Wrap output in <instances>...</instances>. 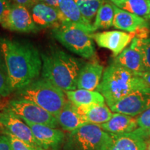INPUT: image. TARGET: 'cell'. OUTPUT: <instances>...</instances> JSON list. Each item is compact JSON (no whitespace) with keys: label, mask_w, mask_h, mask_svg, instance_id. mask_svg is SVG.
Listing matches in <instances>:
<instances>
[{"label":"cell","mask_w":150,"mask_h":150,"mask_svg":"<svg viewBox=\"0 0 150 150\" xmlns=\"http://www.w3.org/2000/svg\"><path fill=\"white\" fill-rule=\"evenodd\" d=\"M0 47L13 91H18L38 79L42 62L39 51L33 45L1 38Z\"/></svg>","instance_id":"6da1fadb"},{"label":"cell","mask_w":150,"mask_h":150,"mask_svg":"<svg viewBox=\"0 0 150 150\" xmlns=\"http://www.w3.org/2000/svg\"><path fill=\"white\" fill-rule=\"evenodd\" d=\"M42 59V77L63 91L77 88L79 74L83 63L58 47H52L40 54Z\"/></svg>","instance_id":"7a4b0ae2"},{"label":"cell","mask_w":150,"mask_h":150,"mask_svg":"<svg viewBox=\"0 0 150 150\" xmlns=\"http://www.w3.org/2000/svg\"><path fill=\"white\" fill-rule=\"evenodd\" d=\"M147 87L140 76L112 62L104 71L96 91L102 94L110 108L131 93Z\"/></svg>","instance_id":"3957f363"},{"label":"cell","mask_w":150,"mask_h":150,"mask_svg":"<svg viewBox=\"0 0 150 150\" xmlns=\"http://www.w3.org/2000/svg\"><path fill=\"white\" fill-rule=\"evenodd\" d=\"M16 92V99L30 101L56 117L66 102L63 90L41 77Z\"/></svg>","instance_id":"277c9868"},{"label":"cell","mask_w":150,"mask_h":150,"mask_svg":"<svg viewBox=\"0 0 150 150\" xmlns=\"http://www.w3.org/2000/svg\"><path fill=\"white\" fill-rule=\"evenodd\" d=\"M112 142L110 134L98 125L86 124L65 137L63 150H108Z\"/></svg>","instance_id":"5b68a950"},{"label":"cell","mask_w":150,"mask_h":150,"mask_svg":"<svg viewBox=\"0 0 150 150\" xmlns=\"http://www.w3.org/2000/svg\"><path fill=\"white\" fill-rule=\"evenodd\" d=\"M91 31L76 24L65 23L53 29L54 38L70 52L85 59L95 54V47Z\"/></svg>","instance_id":"8992f818"},{"label":"cell","mask_w":150,"mask_h":150,"mask_svg":"<svg viewBox=\"0 0 150 150\" xmlns=\"http://www.w3.org/2000/svg\"><path fill=\"white\" fill-rule=\"evenodd\" d=\"M6 107L24 122L53 128H56L59 125L54 115L30 101L15 99L8 102Z\"/></svg>","instance_id":"52a82bcc"},{"label":"cell","mask_w":150,"mask_h":150,"mask_svg":"<svg viewBox=\"0 0 150 150\" xmlns=\"http://www.w3.org/2000/svg\"><path fill=\"white\" fill-rule=\"evenodd\" d=\"M0 128L2 131L8 132L33 147L44 149L35 139L27 124L6 106L0 109Z\"/></svg>","instance_id":"ba28073f"},{"label":"cell","mask_w":150,"mask_h":150,"mask_svg":"<svg viewBox=\"0 0 150 150\" xmlns=\"http://www.w3.org/2000/svg\"><path fill=\"white\" fill-rule=\"evenodd\" d=\"M150 108V86L131 93L110 107L111 111L131 117L140 115Z\"/></svg>","instance_id":"9c48e42d"},{"label":"cell","mask_w":150,"mask_h":150,"mask_svg":"<svg viewBox=\"0 0 150 150\" xmlns=\"http://www.w3.org/2000/svg\"><path fill=\"white\" fill-rule=\"evenodd\" d=\"M1 24L5 29L20 33L36 32L40 30L33 21L29 9L17 4H12Z\"/></svg>","instance_id":"30bf717a"},{"label":"cell","mask_w":150,"mask_h":150,"mask_svg":"<svg viewBox=\"0 0 150 150\" xmlns=\"http://www.w3.org/2000/svg\"><path fill=\"white\" fill-rule=\"evenodd\" d=\"M33 21L39 29L44 28H57L64 23L65 19L55 7L38 1L30 8Z\"/></svg>","instance_id":"8fae6325"},{"label":"cell","mask_w":150,"mask_h":150,"mask_svg":"<svg viewBox=\"0 0 150 150\" xmlns=\"http://www.w3.org/2000/svg\"><path fill=\"white\" fill-rule=\"evenodd\" d=\"M93 40L100 47L107 49L116 57L125 50L134 38V33H126L120 31H108L92 34Z\"/></svg>","instance_id":"7c38bea8"},{"label":"cell","mask_w":150,"mask_h":150,"mask_svg":"<svg viewBox=\"0 0 150 150\" xmlns=\"http://www.w3.org/2000/svg\"><path fill=\"white\" fill-rule=\"evenodd\" d=\"M33 136L45 150H59L63 145L65 135L59 129L25 122Z\"/></svg>","instance_id":"4fadbf2b"},{"label":"cell","mask_w":150,"mask_h":150,"mask_svg":"<svg viewBox=\"0 0 150 150\" xmlns=\"http://www.w3.org/2000/svg\"><path fill=\"white\" fill-rule=\"evenodd\" d=\"M110 136L112 142L108 150H147L149 133L140 127L132 132Z\"/></svg>","instance_id":"5bb4252c"},{"label":"cell","mask_w":150,"mask_h":150,"mask_svg":"<svg viewBox=\"0 0 150 150\" xmlns=\"http://www.w3.org/2000/svg\"><path fill=\"white\" fill-rule=\"evenodd\" d=\"M104 67L97 61L86 63L81 69L77 80V88L95 91L102 79Z\"/></svg>","instance_id":"9a60e30c"},{"label":"cell","mask_w":150,"mask_h":150,"mask_svg":"<svg viewBox=\"0 0 150 150\" xmlns=\"http://www.w3.org/2000/svg\"><path fill=\"white\" fill-rule=\"evenodd\" d=\"M114 19L112 27L129 33H135L140 28L147 27L145 19L121 9L113 4Z\"/></svg>","instance_id":"2e32d148"},{"label":"cell","mask_w":150,"mask_h":150,"mask_svg":"<svg viewBox=\"0 0 150 150\" xmlns=\"http://www.w3.org/2000/svg\"><path fill=\"white\" fill-rule=\"evenodd\" d=\"M59 125L63 130L72 132L88 124L79 112L77 108L67 99L60 112L56 116Z\"/></svg>","instance_id":"e0dca14e"},{"label":"cell","mask_w":150,"mask_h":150,"mask_svg":"<svg viewBox=\"0 0 150 150\" xmlns=\"http://www.w3.org/2000/svg\"><path fill=\"white\" fill-rule=\"evenodd\" d=\"M110 134L118 135L132 132L138 128L136 118L125 114L115 112L107 122L99 125Z\"/></svg>","instance_id":"ac0fdd59"},{"label":"cell","mask_w":150,"mask_h":150,"mask_svg":"<svg viewBox=\"0 0 150 150\" xmlns=\"http://www.w3.org/2000/svg\"><path fill=\"white\" fill-rule=\"evenodd\" d=\"M76 108L85 121L88 124L102 125L107 122L113 114L105 104H95Z\"/></svg>","instance_id":"d6986e66"},{"label":"cell","mask_w":150,"mask_h":150,"mask_svg":"<svg viewBox=\"0 0 150 150\" xmlns=\"http://www.w3.org/2000/svg\"><path fill=\"white\" fill-rule=\"evenodd\" d=\"M112 62L138 76L145 72L141 54L131 47L124 50L121 54L114 58Z\"/></svg>","instance_id":"ffe728a7"},{"label":"cell","mask_w":150,"mask_h":150,"mask_svg":"<svg viewBox=\"0 0 150 150\" xmlns=\"http://www.w3.org/2000/svg\"><path fill=\"white\" fill-rule=\"evenodd\" d=\"M59 9L65 19L64 23L76 24L94 33L93 25L87 23L81 13L74 0H58Z\"/></svg>","instance_id":"44dd1931"},{"label":"cell","mask_w":150,"mask_h":150,"mask_svg":"<svg viewBox=\"0 0 150 150\" xmlns=\"http://www.w3.org/2000/svg\"><path fill=\"white\" fill-rule=\"evenodd\" d=\"M67 99L76 107L95 104H104L105 99L102 94L96 91L76 89L65 91Z\"/></svg>","instance_id":"7402d4cb"},{"label":"cell","mask_w":150,"mask_h":150,"mask_svg":"<svg viewBox=\"0 0 150 150\" xmlns=\"http://www.w3.org/2000/svg\"><path fill=\"white\" fill-rule=\"evenodd\" d=\"M114 19L113 4L106 0L97 11L93 24L94 31L107 29L112 27Z\"/></svg>","instance_id":"603a6c76"},{"label":"cell","mask_w":150,"mask_h":150,"mask_svg":"<svg viewBox=\"0 0 150 150\" xmlns=\"http://www.w3.org/2000/svg\"><path fill=\"white\" fill-rule=\"evenodd\" d=\"M115 6L146 20L150 12V0H125Z\"/></svg>","instance_id":"cb8c5ba5"},{"label":"cell","mask_w":150,"mask_h":150,"mask_svg":"<svg viewBox=\"0 0 150 150\" xmlns=\"http://www.w3.org/2000/svg\"><path fill=\"white\" fill-rule=\"evenodd\" d=\"M83 18L90 25H93V20L97 11L106 0H74Z\"/></svg>","instance_id":"d4e9b609"},{"label":"cell","mask_w":150,"mask_h":150,"mask_svg":"<svg viewBox=\"0 0 150 150\" xmlns=\"http://www.w3.org/2000/svg\"><path fill=\"white\" fill-rule=\"evenodd\" d=\"M130 47L140 52L145 72H150V37L145 39L134 38Z\"/></svg>","instance_id":"484cf974"},{"label":"cell","mask_w":150,"mask_h":150,"mask_svg":"<svg viewBox=\"0 0 150 150\" xmlns=\"http://www.w3.org/2000/svg\"><path fill=\"white\" fill-rule=\"evenodd\" d=\"M2 132L8 138L13 150H44L33 147L27 142L18 139L8 132H6V131H2Z\"/></svg>","instance_id":"4316f807"},{"label":"cell","mask_w":150,"mask_h":150,"mask_svg":"<svg viewBox=\"0 0 150 150\" xmlns=\"http://www.w3.org/2000/svg\"><path fill=\"white\" fill-rule=\"evenodd\" d=\"M13 92L8 75L4 72V70L0 67V96L7 97Z\"/></svg>","instance_id":"83f0119b"},{"label":"cell","mask_w":150,"mask_h":150,"mask_svg":"<svg viewBox=\"0 0 150 150\" xmlns=\"http://www.w3.org/2000/svg\"><path fill=\"white\" fill-rule=\"evenodd\" d=\"M136 121L140 128L147 131H149L150 129V108L136 117Z\"/></svg>","instance_id":"f1b7e54d"},{"label":"cell","mask_w":150,"mask_h":150,"mask_svg":"<svg viewBox=\"0 0 150 150\" xmlns=\"http://www.w3.org/2000/svg\"><path fill=\"white\" fill-rule=\"evenodd\" d=\"M11 6L12 4L11 0H0V20H2Z\"/></svg>","instance_id":"f546056e"},{"label":"cell","mask_w":150,"mask_h":150,"mask_svg":"<svg viewBox=\"0 0 150 150\" xmlns=\"http://www.w3.org/2000/svg\"><path fill=\"white\" fill-rule=\"evenodd\" d=\"M0 150H13L8 138L5 134L0 135Z\"/></svg>","instance_id":"4dcf8cb0"},{"label":"cell","mask_w":150,"mask_h":150,"mask_svg":"<svg viewBox=\"0 0 150 150\" xmlns=\"http://www.w3.org/2000/svg\"><path fill=\"white\" fill-rule=\"evenodd\" d=\"M14 1L17 4L22 5L27 7V8H30L35 3L37 2L38 0H14Z\"/></svg>","instance_id":"1f68e13d"},{"label":"cell","mask_w":150,"mask_h":150,"mask_svg":"<svg viewBox=\"0 0 150 150\" xmlns=\"http://www.w3.org/2000/svg\"><path fill=\"white\" fill-rule=\"evenodd\" d=\"M142 79L146 82L148 86H150V72H145L139 75Z\"/></svg>","instance_id":"d6a6232c"},{"label":"cell","mask_w":150,"mask_h":150,"mask_svg":"<svg viewBox=\"0 0 150 150\" xmlns=\"http://www.w3.org/2000/svg\"><path fill=\"white\" fill-rule=\"evenodd\" d=\"M110 2L113 4L116 5V4H117L120 3V2H122V1H125V0H110Z\"/></svg>","instance_id":"836d02e7"},{"label":"cell","mask_w":150,"mask_h":150,"mask_svg":"<svg viewBox=\"0 0 150 150\" xmlns=\"http://www.w3.org/2000/svg\"><path fill=\"white\" fill-rule=\"evenodd\" d=\"M146 143H147V150H150V139H149V138L147 139Z\"/></svg>","instance_id":"e575fe53"},{"label":"cell","mask_w":150,"mask_h":150,"mask_svg":"<svg viewBox=\"0 0 150 150\" xmlns=\"http://www.w3.org/2000/svg\"><path fill=\"white\" fill-rule=\"evenodd\" d=\"M147 28L149 30V31H150V20H147Z\"/></svg>","instance_id":"d590c367"},{"label":"cell","mask_w":150,"mask_h":150,"mask_svg":"<svg viewBox=\"0 0 150 150\" xmlns=\"http://www.w3.org/2000/svg\"><path fill=\"white\" fill-rule=\"evenodd\" d=\"M150 20V12H149V16H148V17H147V20Z\"/></svg>","instance_id":"8d00e7d4"},{"label":"cell","mask_w":150,"mask_h":150,"mask_svg":"<svg viewBox=\"0 0 150 150\" xmlns=\"http://www.w3.org/2000/svg\"><path fill=\"white\" fill-rule=\"evenodd\" d=\"M148 133H149V137H150V129L149 131H148Z\"/></svg>","instance_id":"74e56055"},{"label":"cell","mask_w":150,"mask_h":150,"mask_svg":"<svg viewBox=\"0 0 150 150\" xmlns=\"http://www.w3.org/2000/svg\"><path fill=\"white\" fill-rule=\"evenodd\" d=\"M38 1H41V0H38Z\"/></svg>","instance_id":"f35d334b"},{"label":"cell","mask_w":150,"mask_h":150,"mask_svg":"<svg viewBox=\"0 0 150 150\" xmlns=\"http://www.w3.org/2000/svg\"><path fill=\"white\" fill-rule=\"evenodd\" d=\"M1 20H0V23H1Z\"/></svg>","instance_id":"ab89813d"},{"label":"cell","mask_w":150,"mask_h":150,"mask_svg":"<svg viewBox=\"0 0 150 150\" xmlns=\"http://www.w3.org/2000/svg\"><path fill=\"white\" fill-rule=\"evenodd\" d=\"M1 96H0V99H1Z\"/></svg>","instance_id":"60d3db41"}]
</instances>
